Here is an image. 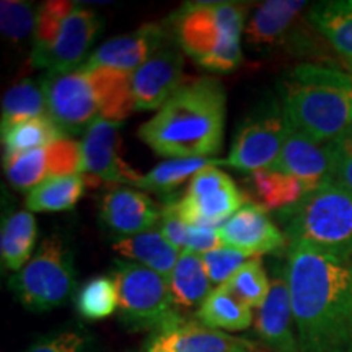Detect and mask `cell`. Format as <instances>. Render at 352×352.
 I'll use <instances>...</instances> for the list:
<instances>
[{
    "label": "cell",
    "instance_id": "1",
    "mask_svg": "<svg viewBox=\"0 0 352 352\" xmlns=\"http://www.w3.org/2000/svg\"><path fill=\"white\" fill-rule=\"evenodd\" d=\"M300 352H352V263L290 245L284 267Z\"/></svg>",
    "mask_w": 352,
    "mask_h": 352
},
{
    "label": "cell",
    "instance_id": "2",
    "mask_svg": "<svg viewBox=\"0 0 352 352\" xmlns=\"http://www.w3.org/2000/svg\"><path fill=\"white\" fill-rule=\"evenodd\" d=\"M227 96L214 77H186L139 138L165 158H209L223 144Z\"/></svg>",
    "mask_w": 352,
    "mask_h": 352
},
{
    "label": "cell",
    "instance_id": "3",
    "mask_svg": "<svg viewBox=\"0 0 352 352\" xmlns=\"http://www.w3.org/2000/svg\"><path fill=\"white\" fill-rule=\"evenodd\" d=\"M289 127L324 145L352 129V76L321 64H298L280 82Z\"/></svg>",
    "mask_w": 352,
    "mask_h": 352
},
{
    "label": "cell",
    "instance_id": "4",
    "mask_svg": "<svg viewBox=\"0 0 352 352\" xmlns=\"http://www.w3.org/2000/svg\"><path fill=\"white\" fill-rule=\"evenodd\" d=\"M132 76L108 67L47 74L43 80L47 116L65 134L87 132L98 121L122 122L134 111Z\"/></svg>",
    "mask_w": 352,
    "mask_h": 352
},
{
    "label": "cell",
    "instance_id": "5",
    "mask_svg": "<svg viewBox=\"0 0 352 352\" xmlns=\"http://www.w3.org/2000/svg\"><path fill=\"white\" fill-rule=\"evenodd\" d=\"M246 7L233 2L184 3L171 16L176 43L199 67L228 74L241 63Z\"/></svg>",
    "mask_w": 352,
    "mask_h": 352
},
{
    "label": "cell",
    "instance_id": "6",
    "mask_svg": "<svg viewBox=\"0 0 352 352\" xmlns=\"http://www.w3.org/2000/svg\"><path fill=\"white\" fill-rule=\"evenodd\" d=\"M276 219L290 245L308 246L341 261L352 259V195L333 179L277 210Z\"/></svg>",
    "mask_w": 352,
    "mask_h": 352
},
{
    "label": "cell",
    "instance_id": "7",
    "mask_svg": "<svg viewBox=\"0 0 352 352\" xmlns=\"http://www.w3.org/2000/svg\"><path fill=\"white\" fill-rule=\"evenodd\" d=\"M111 277L118 289L120 321L127 329L153 334L184 321L166 277L132 261H114Z\"/></svg>",
    "mask_w": 352,
    "mask_h": 352
},
{
    "label": "cell",
    "instance_id": "8",
    "mask_svg": "<svg viewBox=\"0 0 352 352\" xmlns=\"http://www.w3.org/2000/svg\"><path fill=\"white\" fill-rule=\"evenodd\" d=\"M77 272L74 256L59 235L44 239L28 264L8 279V287L34 314L63 307L74 294Z\"/></svg>",
    "mask_w": 352,
    "mask_h": 352
},
{
    "label": "cell",
    "instance_id": "9",
    "mask_svg": "<svg viewBox=\"0 0 352 352\" xmlns=\"http://www.w3.org/2000/svg\"><path fill=\"white\" fill-rule=\"evenodd\" d=\"M287 129L283 107L276 101H266L241 122L233 139L230 155L220 160V164L252 173L270 170L283 151Z\"/></svg>",
    "mask_w": 352,
    "mask_h": 352
},
{
    "label": "cell",
    "instance_id": "10",
    "mask_svg": "<svg viewBox=\"0 0 352 352\" xmlns=\"http://www.w3.org/2000/svg\"><path fill=\"white\" fill-rule=\"evenodd\" d=\"M248 202L246 192L230 176L209 165L191 179L184 196L176 201V209L189 226L220 228Z\"/></svg>",
    "mask_w": 352,
    "mask_h": 352
},
{
    "label": "cell",
    "instance_id": "11",
    "mask_svg": "<svg viewBox=\"0 0 352 352\" xmlns=\"http://www.w3.org/2000/svg\"><path fill=\"white\" fill-rule=\"evenodd\" d=\"M103 30V19L94 8L76 6L65 19L54 41L33 50L32 64L36 69H46L47 74H65L82 67L88 50Z\"/></svg>",
    "mask_w": 352,
    "mask_h": 352
},
{
    "label": "cell",
    "instance_id": "12",
    "mask_svg": "<svg viewBox=\"0 0 352 352\" xmlns=\"http://www.w3.org/2000/svg\"><path fill=\"white\" fill-rule=\"evenodd\" d=\"M121 122L98 121L85 132L82 147V175L90 188L104 184H132L135 186L142 175L121 157Z\"/></svg>",
    "mask_w": 352,
    "mask_h": 352
},
{
    "label": "cell",
    "instance_id": "13",
    "mask_svg": "<svg viewBox=\"0 0 352 352\" xmlns=\"http://www.w3.org/2000/svg\"><path fill=\"white\" fill-rule=\"evenodd\" d=\"M3 168L13 188L30 192L54 176L82 173V147L65 138L38 151L3 158Z\"/></svg>",
    "mask_w": 352,
    "mask_h": 352
},
{
    "label": "cell",
    "instance_id": "14",
    "mask_svg": "<svg viewBox=\"0 0 352 352\" xmlns=\"http://www.w3.org/2000/svg\"><path fill=\"white\" fill-rule=\"evenodd\" d=\"M182 47L166 43L151 59L132 74L134 109H160L184 82V59Z\"/></svg>",
    "mask_w": 352,
    "mask_h": 352
},
{
    "label": "cell",
    "instance_id": "15",
    "mask_svg": "<svg viewBox=\"0 0 352 352\" xmlns=\"http://www.w3.org/2000/svg\"><path fill=\"white\" fill-rule=\"evenodd\" d=\"M166 43H168V33L165 26L160 23H147L124 36L108 39L87 57L83 65L108 67L132 76Z\"/></svg>",
    "mask_w": 352,
    "mask_h": 352
},
{
    "label": "cell",
    "instance_id": "16",
    "mask_svg": "<svg viewBox=\"0 0 352 352\" xmlns=\"http://www.w3.org/2000/svg\"><path fill=\"white\" fill-rule=\"evenodd\" d=\"M223 246L252 258L283 248L285 235L259 206L248 202L219 228Z\"/></svg>",
    "mask_w": 352,
    "mask_h": 352
},
{
    "label": "cell",
    "instance_id": "17",
    "mask_svg": "<svg viewBox=\"0 0 352 352\" xmlns=\"http://www.w3.org/2000/svg\"><path fill=\"white\" fill-rule=\"evenodd\" d=\"M292 302L285 274L274 276L266 302L258 308L254 333L270 352H300L297 333L294 331Z\"/></svg>",
    "mask_w": 352,
    "mask_h": 352
},
{
    "label": "cell",
    "instance_id": "18",
    "mask_svg": "<svg viewBox=\"0 0 352 352\" xmlns=\"http://www.w3.org/2000/svg\"><path fill=\"white\" fill-rule=\"evenodd\" d=\"M100 219L118 235L132 236L152 230L160 222L162 208L139 189L114 186L101 199Z\"/></svg>",
    "mask_w": 352,
    "mask_h": 352
},
{
    "label": "cell",
    "instance_id": "19",
    "mask_svg": "<svg viewBox=\"0 0 352 352\" xmlns=\"http://www.w3.org/2000/svg\"><path fill=\"white\" fill-rule=\"evenodd\" d=\"M270 170L297 178L310 191L331 179V160L324 145L311 142L292 127L287 129L283 151Z\"/></svg>",
    "mask_w": 352,
    "mask_h": 352
},
{
    "label": "cell",
    "instance_id": "20",
    "mask_svg": "<svg viewBox=\"0 0 352 352\" xmlns=\"http://www.w3.org/2000/svg\"><path fill=\"white\" fill-rule=\"evenodd\" d=\"M307 7L303 0H267L256 8L246 25L245 36L250 47L280 46L287 41L292 25Z\"/></svg>",
    "mask_w": 352,
    "mask_h": 352
},
{
    "label": "cell",
    "instance_id": "21",
    "mask_svg": "<svg viewBox=\"0 0 352 352\" xmlns=\"http://www.w3.org/2000/svg\"><path fill=\"white\" fill-rule=\"evenodd\" d=\"M113 252L120 256L131 259L140 266L158 272L168 279L171 271L178 263L182 250L170 243L160 230H148L132 236H121L111 245Z\"/></svg>",
    "mask_w": 352,
    "mask_h": 352
},
{
    "label": "cell",
    "instance_id": "22",
    "mask_svg": "<svg viewBox=\"0 0 352 352\" xmlns=\"http://www.w3.org/2000/svg\"><path fill=\"white\" fill-rule=\"evenodd\" d=\"M168 284L175 305L179 311L199 308L201 303L212 292V283L201 254L189 250H183L179 254L178 263L168 277Z\"/></svg>",
    "mask_w": 352,
    "mask_h": 352
},
{
    "label": "cell",
    "instance_id": "23",
    "mask_svg": "<svg viewBox=\"0 0 352 352\" xmlns=\"http://www.w3.org/2000/svg\"><path fill=\"white\" fill-rule=\"evenodd\" d=\"M308 21L346 63H352V0L315 3L308 12Z\"/></svg>",
    "mask_w": 352,
    "mask_h": 352
},
{
    "label": "cell",
    "instance_id": "24",
    "mask_svg": "<svg viewBox=\"0 0 352 352\" xmlns=\"http://www.w3.org/2000/svg\"><path fill=\"white\" fill-rule=\"evenodd\" d=\"M196 318L210 329L245 331L253 324V308L236 298L226 285L212 289L208 298L196 310Z\"/></svg>",
    "mask_w": 352,
    "mask_h": 352
},
{
    "label": "cell",
    "instance_id": "25",
    "mask_svg": "<svg viewBox=\"0 0 352 352\" xmlns=\"http://www.w3.org/2000/svg\"><path fill=\"white\" fill-rule=\"evenodd\" d=\"M250 201L264 210H280L294 206L302 199L310 189L307 184L292 176L272 170H256L248 178Z\"/></svg>",
    "mask_w": 352,
    "mask_h": 352
},
{
    "label": "cell",
    "instance_id": "26",
    "mask_svg": "<svg viewBox=\"0 0 352 352\" xmlns=\"http://www.w3.org/2000/svg\"><path fill=\"white\" fill-rule=\"evenodd\" d=\"M36 235V219L30 210H19L3 220L0 232L2 266L13 272L23 270L32 259Z\"/></svg>",
    "mask_w": 352,
    "mask_h": 352
},
{
    "label": "cell",
    "instance_id": "27",
    "mask_svg": "<svg viewBox=\"0 0 352 352\" xmlns=\"http://www.w3.org/2000/svg\"><path fill=\"white\" fill-rule=\"evenodd\" d=\"M90 188L85 175H65L46 179L26 195L30 212H60L76 208L83 192Z\"/></svg>",
    "mask_w": 352,
    "mask_h": 352
},
{
    "label": "cell",
    "instance_id": "28",
    "mask_svg": "<svg viewBox=\"0 0 352 352\" xmlns=\"http://www.w3.org/2000/svg\"><path fill=\"white\" fill-rule=\"evenodd\" d=\"M160 333H164L173 352H232L243 342L217 329L204 327L199 321L188 320L168 331Z\"/></svg>",
    "mask_w": 352,
    "mask_h": 352
},
{
    "label": "cell",
    "instance_id": "29",
    "mask_svg": "<svg viewBox=\"0 0 352 352\" xmlns=\"http://www.w3.org/2000/svg\"><path fill=\"white\" fill-rule=\"evenodd\" d=\"M65 138L67 134L47 114L36 120L20 122L2 132L3 158L38 151Z\"/></svg>",
    "mask_w": 352,
    "mask_h": 352
},
{
    "label": "cell",
    "instance_id": "30",
    "mask_svg": "<svg viewBox=\"0 0 352 352\" xmlns=\"http://www.w3.org/2000/svg\"><path fill=\"white\" fill-rule=\"evenodd\" d=\"M212 164H220V160L214 158H171V160L162 162L148 173L142 175L139 179V189L157 192V195L166 197L175 196L173 191L179 188L189 178H195L201 170Z\"/></svg>",
    "mask_w": 352,
    "mask_h": 352
},
{
    "label": "cell",
    "instance_id": "31",
    "mask_svg": "<svg viewBox=\"0 0 352 352\" xmlns=\"http://www.w3.org/2000/svg\"><path fill=\"white\" fill-rule=\"evenodd\" d=\"M46 95L43 85L25 78L15 83L2 100V132L20 122L46 116Z\"/></svg>",
    "mask_w": 352,
    "mask_h": 352
},
{
    "label": "cell",
    "instance_id": "32",
    "mask_svg": "<svg viewBox=\"0 0 352 352\" xmlns=\"http://www.w3.org/2000/svg\"><path fill=\"white\" fill-rule=\"evenodd\" d=\"M77 311L83 320L100 321L118 310V289L111 276H96L88 279L78 290Z\"/></svg>",
    "mask_w": 352,
    "mask_h": 352
},
{
    "label": "cell",
    "instance_id": "33",
    "mask_svg": "<svg viewBox=\"0 0 352 352\" xmlns=\"http://www.w3.org/2000/svg\"><path fill=\"white\" fill-rule=\"evenodd\" d=\"M223 285L236 298L256 310L266 302L271 290V280L264 271L261 258L248 259Z\"/></svg>",
    "mask_w": 352,
    "mask_h": 352
},
{
    "label": "cell",
    "instance_id": "34",
    "mask_svg": "<svg viewBox=\"0 0 352 352\" xmlns=\"http://www.w3.org/2000/svg\"><path fill=\"white\" fill-rule=\"evenodd\" d=\"M38 8L23 0H3L0 7V26L2 33L12 43H20L34 34Z\"/></svg>",
    "mask_w": 352,
    "mask_h": 352
},
{
    "label": "cell",
    "instance_id": "35",
    "mask_svg": "<svg viewBox=\"0 0 352 352\" xmlns=\"http://www.w3.org/2000/svg\"><path fill=\"white\" fill-rule=\"evenodd\" d=\"M77 3L65 2V0H50L38 8L36 28H34L33 34V50H39V47L47 46L54 41L60 26L74 12Z\"/></svg>",
    "mask_w": 352,
    "mask_h": 352
},
{
    "label": "cell",
    "instance_id": "36",
    "mask_svg": "<svg viewBox=\"0 0 352 352\" xmlns=\"http://www.w3.org/2000/svg\"><path fill=\"white\" fill-rule=\"evenodd\" d=\"M94 346V338L80 327L60 329L39 338L26 352H88Z\"/></svg>",
    "mask_w": 352,
    "mask_h": 352
},
{
    "label": "cell",
    "instance_id": "37",
    "mask_svg": "<svg viewBox=\"0 0 352 352\" xmlns=\"http://www.w3.org/2000/svg\"><path fill=\"white\" fill-rule=\"evenodd\" d=\"M210 283L215 285L226 284L230 277L248 261V256L228 246H220L212 252L201 254Z\"/></svg>",
    "mask_w": 352,
    "mask_h": 352
},
{
    "label": "cell",
    "instance_id": "38",
    "mask_svg": "<svg viewBox=\"0 0 352 352\" xmlns=\"http://www.w3.org/2000/svg\"><path fill=\"white\" fill-rule=\"evenodd\" d=\"M324 148L331 160V179L352 195V134L347 132L342 138L324 144Z\"/></svg>",
    "mask_w": 352,
    "mask_h": 352
},
{
    "label": "cell",
    "instance_id": "39",
    "mask_svg": "<svg viewBox=\"0 0 352 352\" xmlns=\"http://www.w3.org/2000/svg\"><path fill=\"white\" fill-rule=\"evenodd\" d=\"M222 240H220L219 228L210 227H199V226H189L188 223V235H186V246L184 250L195 252L197 254H204L212 252L215 248H220Z\"/></svg>",
    "mask_w": 352,
    "mask_h": 352
},
{
    "label": "cell",
    "instance_id": "40",
    "mask_svg": "<svg viewBox=\"0 0 352 352\" xmlns=\"http://www.w3.org/2000/svg\"><path fill=\"white\" fill-rule=\"evenodd\" d=\"M144 352H173L166 342L164 333H153L145 342Z\"/></svg>",
    "mask_w": 352,
    "mask_h": 352
},
{
    "label": "cell",
    "instance_id": "41",
    "mask_svg": "<svg viewBox=\"0 0 352 352\" xmlns=\"http://www.w3.org/2000/svg\"><path fill=\"white\" fill-rule=\"evenodd\" d=\"M232 352H252V349H250V347H246L245 342H241V344L236 346Z\"/></svg>",
    "mask_w": 352,
    "mask_h": 352
},
{
    "label": "cell",
    "instance_id": "42",
    "mask_svg": "<svg viewBox=\"0 0 352 352\" xmlns=\"http://www.w3.org/2000/svg\"><path fill=\"white\" fill-rule=\"evenodd\" d=\"M346 69L349 70V74L352 76V63H346Z\"/></svg>",
    "mask_w": 352,
    "mask_h": 352
},
{
    "label": "cell",
    "instance_id": "43",
    "mask_svg": "<svg viewBox=\"0 0 352 352\" xmlns=\"http://www.w3.org/2000/svg\"><path fill=\"white\" fill-rule=\"evenodd\" d=\"M349 132H351V134H352V129H351V131H349Z\"/></svg>",
    "mask_w": 352,
    "mask_h": 352
},
{
    "label": "cell",
    "instance_id": "44",
    "mask_svg": "<svg viewBox=\"0 0 352 352\" xmlns=\"http://www.w3.org/2000/svg\"><path fill=\"white\" fill-rule=\"evenodd\" d=\"M351 263H352V259H351Z\"/></svg>",
    "mask_w": 352,
    "mask_h": 352
},
{
    "label": "cell",
    "instance_id": "45",
    "mask_svg": "<svg viewBox=\"0 0 352 352\" xmlns=\"http://www.w3.org/2000/svg\"><path fill=\"white\" fill-rule=\"evenodd\" d=\"M132 352H134V351H132Z\"/></svg>",
    "mask_w": 352,
    "mask_h": 352
}]
</instances>
